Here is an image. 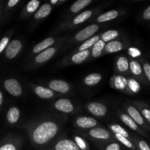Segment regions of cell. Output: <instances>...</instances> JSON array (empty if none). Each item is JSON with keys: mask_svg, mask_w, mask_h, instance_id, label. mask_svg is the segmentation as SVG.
<instances>
[{"mask_svg": "<svg viewBox=\"0 0 150 150\" xmlns=\"http://www.w3.org/2000/svg\"><path fill=\"white\" fill-rule=\"evenodd\" d=\"M115 137L116 139H117L119 142H120L122 144L124 145L125 146L128 148H130L132 149V144L127 139V138L124 137V136H121V135H119V134H115Z\"/></svg>", "mask_w": 150, "mask_h": 150, "instance_id": "d6a6232c", "label": "cell"}, {"mask_svg": "<svg viewBox=\"0 0 150 150\" xmlns=\"http://www.w3.org/2000/svg\"><path fill=\"white\" fill-rule=\"evenodd\" d=\"M22 48V44L19 40H13L9 42L5 49V57L9 59H13L18 55Z\"/></svg>", "mask_w": 150, "mask_h": 150, "instance_id": "3957f363", "label": "cell"}, {"mask_svg": "<svg viewBox=\"0 0 150 150\" xmlns=\"http://www.w3.org/2000/svg\"><path fill=\"white\" fill-rule=\"evenodd\" d=\"M142 114H143V116H144V117H145V118L150 122V110L146 109V108L143 109Z\"/></svg>", "mask_w": 150, "mask_h": 150, "instance_id": "b9f144b4", "label": "cell"}, {"mask_svg": "<svg viewBox=\"0 0 150 150\" xmlns=\"http://www.w3.org/2000/svg\"><path fill=\"white\" fill-rule=\"evenodd\" d=\"M88 110L96 117H103L107 113L105 105L100 103H91L88 105Z\"/></svg>", "mask_w": 150, "mask_h": 150, "instance_id": "52a82bcc", "label": "cell"}, {"mask_svg": "<svg viewBox=\"0 0 150 150\" xmlns=\"http://www.w3.org/2000/svg\"><path fill=\"white\" fill-rule=\"evenodd\" d=\"M55 48H52V47L47 48L45 51H42L37 55V57H35V62L38 63H44L48 61L54 56V54H55Z\"/></svg>", "mask_w": 150, "mask_h": 150, "instance_id": "9c48e42d", "label": "cell"}, {"mask_svg": "<svg viewBox=\"0 0 150 150\" xmlns=\"http://www.w3.org/2000/svg\"><path fill=\"white\" fill-rule=\"evenodd\" d=\"M99 40V37L97 36V35L89 38V39L87 40L86 41H85V42H84L83 43L79 46V51H85V50H88L89 48L94 46V45H95Z\"/></svg>", "mask_w": 150, "mask_h": 150, "instance_id": "7402d4cb", "label": "cell"}, {"mask_svg": "<svg viewBox=\"0 0 150 150\" xmlns=\"http://www.w3.org/2000/svg\"><path fill=\"white\" fill-rule=\"evenodd\" d=\"M127 84L129 86V89L132 91L134 93H137L140 91V89H141V86H140L139 83L135 79H129L127 82Z\"/></svg>", "mask_w": 150, "mask_h": 150, "instance_id": "4dcf8cb0", "label": "cell"}, {"mask_svg": "<svg viewBox=\"0 0 150 150\" xmlns=\"http://www.w3.org/2000/svg\"><path fill=\"white\" fill-rule=\"evenodd\" d=\"M0 150H17V148L13 144L6 143L0 146Z\"/></svg>", "mask_w": 150, "mask_h": 150, "instance_id": "8d00e7d4", "label": "cell"}, {"mask_svg": "<svg viewBox=\"0 0 150 150\" xmlns=\"http://www.w3.org/2000/svg\"><path fill=\"white\" fill-rule=\"evenodd\" d=\"M127 112L129 114V116L134 120L136 124L143 125L144 124V119L141 117L140 113L138 112V110L133 106H129L127 108Z\"/></svg>", "mask_w": 150, "mask_h": 150, "instance_id": "2e32d148", "label": "cell"}, {"mask_svg": "<svg viewBox=\"0 0 150 150\" xmlns=\"http://www.w3.org/2000/svg\"><path fill=\"white\" fill-rule=\"evenodd\" d=\"M75 143L77 145L78 147L79 148L80 150H86L87 149V144L85 143V142L84 141V139H82L81 137H79V136H76L74 138Z\"/></svg>", "mask_w": 150, "mask_h": 150, "instance_id": "836d02e7", "label": "cell"}, {"mask_svg": "<svg viewBox=\"0 0 150 150\" xmlns=\"http://www.w3.org/2000/svg\"><path fill=\"white\" fill-rule=\"evenodd\" d=\"M54 40L51 38H48L44 40L42 42H39L38 44H37L36 45H35L32 49L34 54H38V53H41L42 51H45L46 49L49 48L50 46L54 44Z\"/></svg>", "mask_w": 150, "mask_h": 150, "instance_id": "8fae6325", "label": "cell"}, {"mask_svg": "<svg viewBox=\"0 0 150 150\" xmlns=\"http://www.w3.org/2000/svg\"><path fill=\"white\" fill-rule=\"evenodd\" d=\"M128 81L122 76H117L114 78V85L116 89H124L127 85Z\"/></svg>", "mask_w": 150, "mask_h": 150, "instance_id": "4316f807", "label": "cell"}, {"mask_svg": "<svg viewBox=\"0 0 150 150\" xmlns=\"http://www.w3.org/2000/svg\"><path fill=\"white\" fill-rule=\"evenodd\" d=\"M122 49V44L119 41H111L105 45V50L108 53H116Z\"/></svg>", "mask_w": 150, "mask_h": 150, "instance_id": "44dd1931", "label": "cell"}, {"mask_svg": "<svg viewBox=\"0 0 150 150\" xmlns=\"http://www.w3.org/2000/svg\"><path fill=\"white\" fill-rule=\"evenodd\" d=\"M19 2V0H10V1L7 2V7L11 8V7H13L14 6H16Z\"/></svg>", "mask_w": 150, "mask_h": 150, "instance_id": "7bdbcfd3", "label": "cell"}, {"mask_svg": "<svg viewBox=\"0 0 150 150\" xmlns=\"http://www.w3.org/2000/svg\"><path fill=\"white\" fill-rule=\"evenodd\" d=\"M129 64L127 59L125 57H119L117 61V68L120 72H125L128 70Z\"/></svg>", "mask_w": 150, "mask_h": 150, "instance_id": "83f0119b", "label": "cell"}, {"mask_svg": "<svg viewBox=\"0 0 150 150\" xmlns=\"http://www.w3.org/2000/svg\"><path fill=\"white\" fill-rule=\"evenodd\" d=\"M40 4V1L38 0H32L31 1H29V3L26 5V11L28 13H34L35 12V10L38 9V6Z\"/></svg>", "mask_w": 150, "mask_h": 150, "instance_id": "1f68e13d", "label": "cell"}, {"mask_svg": "<svg viewBox=\"0 0 150 150\" xmlns=\"http://www.w3.org/2000/svg\"><path fill=\"white\" fill-rule=\"evenodd\" d=\"M4 87L10 95L19 97L22 94V88L16 79H8L4 81Z\"/></svg>", "mask_w": 150, "mask_h": 150, "instance_id": "7a4b0ae2", "label": "cell"}, {"mask_svg": "<svg viewBox=\"0 0 150 150\" xmlns=\"http://www.w3.org/2000/svg\"><path fill=\"white\" fill-rule=\"evenodd\" d=\"M54 150H80L75 142L70 139H63L57 142L54 146Z\"/></svg>", "mask_w": 150, "mask_h": 150, "instance_id": "ba28073f", "label": "cell"}, {"mask_svg": "<svg viewBox=\"0 0 150 150\" xmlns=\"http://www.w3.org/2000/svg\"><path fill=\"white\" fill-rule=\"evenodd\" d=\"M128 53H129V54L131 57H134V58L140 57V56L141 55V51L138 50V48H133V47H131V48H129V49H128Z\"/></svg>", "mask_w": 150, "mask_h": 150, "instance_id": "d590c367", "label": "cell"}, {"mask_svg": "<svg viewBox=\"0 0 150 150\" xmlns=\"http://www.w3.org/2000/svg\"><path fill=\"white\" fill-rule=\"evenodd\" d=\"M90 136L91 137L94 138V139H102V140H106V139H108L110 138V133H108V131H107L106 130L103 128H96L91 129L90 130Z\"/></svg>", "mask_w": 150, "mask_h": 150, "instance_id": "7c38bea8", "label": "cell"}, {"mask_svg": "<svg viewBox=\"0 0 150 150\" xmlns=\"http://www.w3.org/2000/svg\"><path fill=\"white\" fill-rule=\"evenodd\" d=\"M99 26L96 24L90 25V26H87L85 29L79 31L75 36V39L77 41H84L85 40H88L92 37L96 32L98 31Z\"/></svg>", "mask_w": 150, "mask_h": 150, "instance_id": "277c9868", "label": "cell"}, {"mask_svg": "<svg viewBox=\"0 0 150 150\" xmlns=\"http://www.w3.org/2000/svg\"><path fill=\"white\" fill-rule=\"evenodd\" d=\"M105 150H120V146L117 143H112L106 147Z\"/></svg>", "mask_w": 150, "mask_h": 150, "instance_id": "ab89813d", "label": "cell"}, {"mask_svg": "<svg viewBox=\"0 0 150 150\" xmlns=\"http://www.w3.org/2000/svg\"><path fill=\"white\" fill-rule=\"evenodd\" d=\"M110 128L111 129L112 131L114 132L115 134L121 135V136H124L126 138H127L128 136H129L127 131L124 128L119 125H112L110 126Z\"/></svg>", "mask_w": 150, "mask_h": 150, "instance_id": "f546056e", "label": "cell"}, {"mask_svg": "<svg viewBox=\"0 0 150 150\" xmlns=\"http://www.w3.org/2000/svg\"><path fill=\"white\" fill-rule=\"evenodd\" d=\"M121 120H122V122H123L126 126H128V127H129V128L132 129V130H136L137 129H138V125H137L136 123H135V122H134V120H132L129 115H127V114H122V115L121 116Z\"/></svg>", "mask_w": 150, "mask_h": 150, "instance_id": "484cf974", "label": "cell"}, {"mask_svg": "<svg viewBox=\"0 0 150 150\" xmlns=\"http://www.w3.org/2000/svg\"><path fill=\"white\" fill-rule=\"evenodd\" d=\"M50 89L60 93H67L70 89L69 84L66 81L63 80H53L50 81L49 84Z\"/></svg>", "mask_w": 150, "mask_h": 150, "instance_id": "5b68a950", "label": "cell"}, {"mask_svg": "<svg viewBox=\"0 0 150 150\" xmlns=\"http://www.w3.org/2000/svg\"><path fill=\"white\" fill-rule=\"evenodd\" d=\"M54 107L58 111L64 113H71L74 110V105L71 100L66 98L57 100L54 103Z\"/></svg>", "mask_w": 150, "mask_h": 150, "instance_id": "8992f818", "label": "cell"}, {"mask_svg": "<svg viewBox=\"0 0 150 150\" xmlns=\"http://www.w3.org/2000/svg\"><path fill=\"white\" fill-rule=\"evenodd\" d=\"M118 15H119V13L116 10H110V11H107L106 13H103V14L100 15L98 18H97V21L99 23L108 21L113 20V19L117 18Z\"/></svg>", "mask_w": 150, "mask_h": 150, "instance_id": "e0dca14e", "label": "cell"}, {"mask_svg": "<svg viewBox=\"0 0 150 150\" xmlns=\"http://www.w3.org/2000/svg\"><path fill=\"white\" fill-rule=\"evenodd\" d=\"M90 54V51L88 50H85V51H79L78 53L75 54L72 57L71 60L75 64H80L82 63L88 57Z\"/></svg>", "mask_w": 150, "mask_h": 150, "instance_id": "ffe728a7", "label": "cell"}, {"mask_svg": "<svg viewBox=\"0 0 150 150\" xmlns=\"http://www.w3.org/2000/svg\"><path fill=\"white\" fill-rule=\"evenodd\" d=\"M91 0H78V1H75L71 6V11L74 13H78L82 9L88 6V4H91Z\"/></svg>", "mask_w": 150, "mask_h": 150, "instance_id": "d6986e66", "label": "cell"}, {"mask_svg": "<svg viewBox=\"0 0 150 150\" xmlns=\"http://www.w3.org/2000/svg\"><path fill=\"white\" fill-rule=\"evenodd\" d=\"M129 68H130L131 72L135 76H139L142 73V68H141V64L135 60L129 63Z\"/></svg>", "mask_w": 150, "mask_h": 150, "instance_id": "f1b7e54d", "label": "cell"}, {"mask_svg": "<svg viewBox=\"0 0 150 150\" xmlns=\"http://www.w3.org/2000/svg\"><path fill=\"white\" fill-rule=\"evenodd\" d=\"M105 42H103L101 40H99L95 45L93 46V49H92V56L95 58L96 57H99L101 54V51L102 50L105 48Z\"/></svg>", "mask_w": 150, "mask_h": 150, "instance_id": "603a6c76", "label": "cell"}, {"mask_svg": "<svg viewBox=\"0 0 150 150\" xmlns=\"http://www.w3.org/2000/svg\"><path fill=\"white\" fill-rule=\"evenodd\" d=\"M101 79V76L99 73H91L85 78L84 82L88 86H94L99 83Z\"/></svg>", "mask_w": 150, "mask_h": 150, "instance_id": "ac0fdd59", "label": "cell"}, {"mask_svg": "<svg viewBox=\"0 0 150 150\" xmlns=\"http://www.w3.org/2000/svg\"><path fill=\"white\" fill-rule=\"evenodd\" d=\"M9 42H10L9 37H4L3 38H1L0 40V54H1L6 49Z\"/></svg>", "mask_w": 150, "mask_h": 150, "instance_id": "e575fe53", "label": "cell"}, {"mask_svg": "<svg viewBox=\"0 0 150 150\" xmlns=\"http://www.w3.org/2000/svg\"><path fill=\"white\" fill-rule=\"evenodd\" d=\"M20 117V111L17 107H11L7 113V120L10 124L17 122Z\"/></svg>", "mask_w": 150, "mask_h": 150, "instance_id": "4fadbf2b", "label": "cell"}, {"mask_svg": "<svg viewBox=\"0 0 150 150\" xmlns=\"http://www.w3.org/2000/svg\"><path fill=\"white\" fill-rule=\"evenodd\" d=\"M144 70L147 79L150 81V64L148 63H145L144 64Z\"/></svg>", "mask_w": 150, "mask_h": 150, "instance_id": "74e56055", "label": "cell"}, {"mask_svg": "<svg viewBox=\"0 0 150 150\" xmlns=\"http://www.w3.org/2000/svg\"><path fill=\"white\" fill-rule=\"evenodd\" d=\"M91 16H92V12L91 10H87V11L83 12V13H82L79 16L74 18V19L73 20V23L77 25L79 24V23H83L87 19L89 18Z\"/></svg>", "mask_w": 150, "mask_h": 150, "instance_id": "cb8c5ba5", "label": "cell"}, {"mask_svg": "<svg viewBox=\"0 0 150 150\" xmlns=\"http://www.w3.org/2000/svg\"><path fill=\"white\" fill-rule=\"evenodd\" d=\"M119 35V32L116 30H109L105 32L101 35V40L104 42H111V40L116 38Z\"/></svg>", "mask_w": 150, "mask_h": 150, "instance_id": "d4e9b609", "label": "cell"}, {"mask_svg": "<svg viewBox=\"0 0 150 150\" xmlns=\"http://www.w3.org/2000/svg\"><path fill=\"white\" fill-rule=\"evenodd\" d=\"M138 146H139L140 150H150L149 146L147 144V143L144 141H141L138 143Z\"/></svg>", "mask_w": 150, "mask_h": 150, "instance_id": "f35d334b", "label": "cell"}, {"mask_svg": "<svg viewBox=\"0 0 150 150\" xmlns=\"http://www.w3.org/2000/svg\"><path fill=\"white\" fill-rule=\"evenodd\" d=\"M76 125L81 128H91L95 127L97 125L96 121L91 117H79L76 121Z\"/></svg>", "mask_w": 150, "mask_h": 150, "instance_id": "30bf717a", "label": "cell"}, {"mask_svg": "<svg viewBox=\"0 0 150 150\" xmlns=\"http://www.w3.org/2000/svg\"><path fill=\"white\" fill-rule=\"evenodd\" d=\"M57 2V0H51V4H56Z\"/></svg>", "mask_w": 150, "mask_h": 150, "instance_id": "f6af8a7d", "label": "cell"}, {"mask_svg": "<svg viewBox=\"0 0 150 150\" xmlns=\"http://www.w3.org/2000/svg\"><path fill=\"white\" fill-rule=\"evenodd\" d=\"M143 17L146 20H150V5L144 10L143 13Z\"/></svg>", "mask_w": 150, "mask_h": 150, "instance_id": "60d3db41", "label": "cell"}, {"mask_svg": "<svg viewBox=\"0 0 150 150\" xmlns=\"http://www.w3.org/2000/svg\"><path fill=\"white\" fill-rule=\"evenodd\" d=\"M3 103V94L1 92V91H0V106L2 105Z\"/></svg>", "mask_w": 150, "mask_h": 150, "instance_id": "ee69618b", "label": "cell"}, {"mask_svg": "<svg viewBox=\"0 0 150 150\" xmlns=\"http://www.w3.org/2000/svg\"><path fill=\"white\" fill-rule=\"evenodd\" d=\"M35 92L38 97L44 99H49L54 96V92L51 89L44 86H37L35 89Z\"/></svg>", "mask_w": 150, "mask_h": 150, "instance_id": "5bb4252c", "label": "cell"}, {"mask_svg": "<svg viewBox=\"0 0 150 150\" xmlns=\"http://www.w3.org/2000/svg\"><path fill=\"white\" fill-rule=\"evenodd\" d=\"M58 127L53 122H44L38 126L32 133V139L35 144L42 145L51 140L57 133Z\"/></svg>", "mask_w": 150, "mask_h": 150, "instance_id": "6da1fadb", "label": "cell"}, {"mask_svg": "<svg viewBox=\"0 0 150 150\" xmlns=\"http://www.w3.org/2000/svg\"><path fill=\"white\" fill-rule=\"evenodd\" d=\"M51 12V6L49 4H44L38 9L35 13V18L37 19H41L46 18L50 14Z\"/></svg>", "mask_w": 150, "mask_h": 150, "instance_id": "9a60e30c", "label": "cell"}]
</instances>
